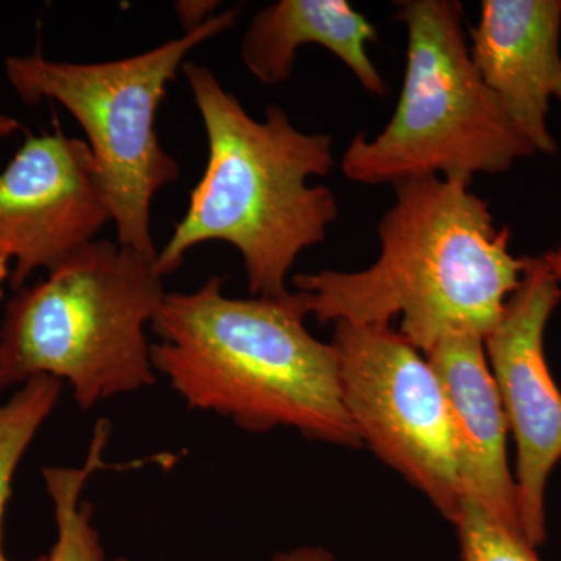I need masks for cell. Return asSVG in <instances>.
I'll list each match as a JSON object with an SVG mask.
<instances>
[{
    "mask_svg": "<svg viewBox=\"0 0 561 561\" xmlns=\"http://www.w3.org/2000/svg\"><path fill=\"white\" fill-rule=\"evenodd\" d=\"M61 387L58 379L36 376L0 405V561H11L2 551V522L14 472L39 427L54 412Z\"/></svg>",
    "mask_w": 561,
    "mask_h": 561,
    "instance_id": "14",
    "label": "cell"
},
{
    "mask_svg": "<svg viewBox=\"0 0 561 561\" xmlns=\"http://www.w3.org/2000/svg\"><path fill=\"white\" fill-rule=\"evenodd\" d=\"M561 0H483L470 33L472 65L535 153L559 150L549 131L561 102Z\"/></svg>",
    "mask_w": 561,
    "mask_h": 561,
    "instance_id": "10",
    "label": "cell"
},
{
    "mask_svg": "<svg viewBox=\"0 0 561 561\" xmlns=\"http://www.w3.org/2000/svg\"><path fill=\"white\" fill-rule=\"evenodd\" d=\"M113 221L87 140L28 133L0 172V256L14 261L10 283L20 290L32 273H47L95 241Z\"/></svg>",
    "mask_w": 561,
    "mask_h": 561,
    "instance_id": "9",
    "label": "cell"
},
{
    "mask_svg": "<svg viewBox=\"0 0 561 561\" xmlns=\"http://www.w3.org/2000/svg\"><path fill=\"white\" fill-rule=\"evenodd\" d=\"M454 526L461 561H541L522 531L497 522L470 501L461 502Z\"/></svg>",
    "mask_w": 561,
    "mask_h": 561,
    "instance_id": "15",
    "label": "cell"
},
{
    "mask_svg": "<svg viewBox=\"0 0 561 561\" xmlns=\"http://www.w3.org/2000/svg\"><path fill=\"white\" fill-rule=\"evenodd\" d=\"M219 5L220 2H216V0H180V2L173 3V10L186 33L195 31L210 18L216 16L214 11Z\"/></svg>",
    "mask_w": 561,
    "mask_h": 561,
    "instance_id": "16",
    "label": "cell"
},
{
    "mask_svg": "<svg viewBox=\"0 0 561 561\" xmlns=\"http://www.w3.org/2000/svg\"><path fill=\"white\" fill-rule=\"evenodd\" d=\"M271 561H337L330 551L320 546H301L290 551L276 553Z\"/></svg>",
    "mask_w": 561,
    "mask_h": 561,
    "instance_id": "17",
    "label": "cell"
},
{
    "mask_svg": "<svg viewBox=\"0 0 561 561\" xmlns=\"http://www.w3.org/2000/svg\"><path fill=\"white\" fill-rule=\"evenodd\" d=\"M154 262L119 243L92 241L7 305L0 327V393L50 376L77 404L157 382L146 330L165 291Z\"/></svg>",
    "mask_w": 561,
    "mask_h": 561,
    "instance_id": "4",
    "label": "cell"
},
{
    "mask_svg": "<svg viewBox=\"0 0 561 561\" xmlns=\"http://www.w3.org/2000/svg\"><path fill=\"white\" fill-rule=\"evenodd\" d=\"M181 70L205 124L208 164L154 267L164 278L194 247L227 242L241 253L253 297L286 298L295 261L339 217L334 192L308 184L334 169L331 136L298 130L278 105L253 119L213 70L192 61Z\"/></svg>",
    "mask_w": 561,
    "mask_h": 561,
    "instance_id": "2",
    "label": "cell"
},
{
    "mask_svg": "<svg viewBox=\"0 0 561 561\" xmlns=\"http://www.w3.org/2000/svg\"><path fill=\"white\" fill-rule=\"evenodd\" d=\"M542 261L548 265L549 271L553 273L557 280L561 286V247L557 250L548 251V253L542 254Z\"/></svg>",
    "mask_w": 561,
    "mask_h": 561,
    "instance_id": "18",
    "label": "cell"
},
{
    "mask_svg": "<svg viewBox=\"0 0 561 561\" xmlns=\"http://www.w3.org/2000/svg\"><path fill=\"white\" fill-rule=\"evenodd\" d=\"M397 5L408 28L400 101L379 135L354 136L343 151V175L371 186L419 176L471 184L478 173L507 172L535 154L472 65L460 3Z\"/></svg>",
    "mask_w": 561,
    "mask_h": 561,
    "instance_id": "5",
    "label": "cell"
},
{
    "mask_svg": "<svg viewBox=\"0 0 561 561\" xmlns=\"http://www.w3.org/2000/svg\"><path fill=\"white\" fill-rule=\"evenodd\" d=\"M426 359L448 402L463 500L523 534L507 460V416L483 339L454 335L434 346Z\"/></svg>",
    "mask_w": 561,
    "mask_h": 561,
    "instance_id": "11",
    "label": "cell"
},
{
    "mask_svg": "<svg viewBox=\"0 0 561 561\" xmlns=\"http://www.w3.org/2000/svg\"><path fill=\"white\" fill-rule=\"evenodd\" d=\"M224 286L210 276L190 294H165L150 324L154 370L187 408L228 416L242 430L294 427L311 440L359 448L334 350L306 330L300 295L241 300Z\"/></svg>",
    "mask_w": 561,
    "mask_h": 561,
    "instance_id": "3",
    "label": "cell"
},
{
    "mask_svg": "<svg viewBox=\"0 0 561 561\" xmlns=\"http://www.w3.org/2000/svg\"><path fill=\"white\" fill-rule=\"evenodd\" d=\"M21 128L22 124L20 121L11 116H5V114H0V139L13 135V133L21 130Z\"/></svg>",
    "mask_w": 561,
    "mask_h": 561,
    "instance_id": "19",
    "label": "cell"
},
{
    "mask_svg": "<svg viewBox=\"0 0 561 561\" xmlns=\"http://www.w3.org/2000/svg\"><path fill=\"white\" fill-rule=\"evenodd\" d=\"M394 203L378 225L381 253L359 272L321 271L294 278L319 324L390 327L430 353L454 335L485 339L534 257H516L511 231L496 228L470 183L419 176L393 184Z\"/></svg>",
    "mask_w": 561,
    "mask_h": 561,
    "instance_id": "1",
    "label": "cell"
},
{
    "mask_svg": "<svg viewBox=\"0 0 561 561\" xmlns=\"http://www.w3.org/2000/svg\"><path fill=\"white\" fill-rule=\"evenodd\" d=\"M376 39L375 25L346 0H279L251 21L241 58L260 83L278 84L290 79L301 47L320 46L334 54L365 91L386 98L389 87L367 49Z\"/></svg>",
    "mask_w": 561,
    "mask_h": 561,
    "instance_id": "12",
    "label": "cell"
},
{
    "mask_svg": "<svg viewBox=\"0 0 561 561\" xmlns=\"http://www.w3.org/2000/svg\"><path fill=\"white\" fill-rule=\"evenodd\" d=\"M239 7L217 13L195 31L154 49L105 62L46 60L39 51L5 60L7 79L22 102L61 103L76 117L94 154L117 243L157 261L151 234L154 194L180 175V165L162 149L154 119L168 84L186 57L205 41L232 28Z\"/></svg>",
    "mask_w": 561,
    "mask_h": 561,
    "instance_id": "6",
    "label": "cell"
},
{
    "mask_svg": "<svg viewBox=\"0 0 561 561\" xmlns=\"http://www.w3.org/2000/svg\"><path fill=\"white\" fill-rule=\"evenodd\" d=\"M331 346L362 445L456 523L463 494L451 415L430 362L391 324L337 321Z\"/></svg>",
    "mask_w": 561,
    "mask_h": 561,
    "instance_id": "7",
    "label": "cell"
},
{
    "mask_svg": "<svg viewBox=\"0 0 561 561\" xmlns=\"http://www.w3.org/2000/svg\"><path fill=\"white\" fill-rule=\"evenodd\" d=\"M561 286L542 257H534L497 327L483 339L486 360L516 443V496L524 537L546 540L545 491L561 459V391L545 356L546 324Z\"/></svg>",
    "mask_w": 561,
    "mask_h": 561,
    "instance_id": "8",
    "label": "cell"
},
{
    "mask_svg": "<svg viewBox=\"0 0 561 561\" xmlns=\"http://www.w3.org/2000/svg\"><path fill=\"white\" fill-rule=\"evenodd\" d=\"M108 437V421L101 420L92 435L90 453L83 467L44 468V483L54 502L57 541L49 556L38 561H105L101 535L92 526V505L81 501V491L95 471L106 468L103 463V449Z\"/></svg>",
    "mask_w": 561,
    "mask_h": 561,
    "instance_id": "13",
    "label": "cell"
},
{
    "mask_svg": "<svg viewBox=\"0 0 561 561\" xmlns=\"http://www.w3.org/2000/svg\"><path fill=\"white\" fill-rule=\"evenodd\" d=\"M10 262L9 257L0 256V298L3 295V284L11 276Z\"/></svg>",
    "mask_w": 561,
    "mask_h": 561,
    "instance_id": "20",
    "label": "cell"
}]
</instances>
